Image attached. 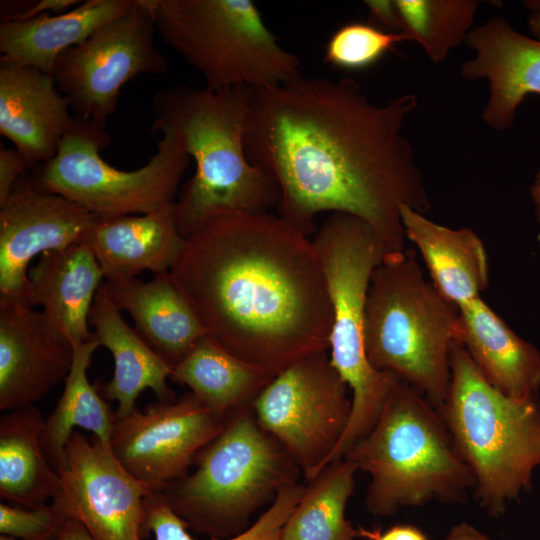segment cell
<instances>
[{
  "instance_id": "1",
  "label": "cell",
  "mask_w": 540,
  "mask_h": 540,
  "mask_svg": "<svg viewBox=\"0 0 540 540\" xmlns=\"http://www.w3.org/2000/svg\"><path fill=\"white\" fill-rule=\"evenodd\" d=\"M414 93L380 104L353 78L299 74L252 89L244 132L250 163L280 190L278 215L307 236L322 212L366 222L388 255L406 244L400 208L426 214L430 199L404 124Z\"/></svg>"
},
{
  "instance_id": "2",
  "label": "cell",
  "mask_w": 540,
  "mask_h": 540,
  "mask_svg": "<svg viewBox=\"0 0 540 540\" xmlns=\"http://www.w3.org/2000/svg\"><path fill=\"white\" fill-rule=\"evenodd\" d=\"M170 273L205 335L273 376L329 350L333 314L319 256L278 214L212 217L185 238Z\"/></svg>"
},
{
  "instance_id": "3",
  "label": "cell",
  "mask_w": 540,
  "mask_h": 540,
  "mask_svg": "<svg viewBox=\"0 0 540 540\" xmlns=\"http://www.w3.org/2000/svg\"><path fill=\"white\" fill-rule=\"evenodd\" d=\"M251 90L179 84L154 94L152 131L173 132L196 166L174 204L185 238L214 216L267 213L279 206L276 181L253 166L245 153Z\"/></svg>"
},
{
  "instance_id": "4",
  "label": "cell",
  "mask_w": 540,
  "mask_h": 540,
  "mask_svg": "<svg viewBox=\"0 0 540 540\" xmlns=\"http://www.w3.org/2000/svg\"><path fill=\"white\" fill-rule=\"evenodd\" d=\"M343 458L370 476L364 504L374 515L431 501L463 503L475 487L438 409L401 379L375 425Z\"/></svg>"
},
{
  "instance_id": "5",
  "label": "cell",
  "mask_w": 540,
  "mask_h": 540,
  "mask_svg": "<svg viewBox=\"0 0 540 540\" xmlns=\"http://www.w3.org/2000/svg\"><path fill=\"white\" fill-rule=\"evenodd\" d=\"M458 308L425 278L413 249L375 268L367 295L364 345L376 370L423 394L441 413L451 382Z\"/></svg>"
},
{
  "instance_id": "6",
  "label": "cell",
  "mask_w": 540,
  "mask_h": 540,
  "mask_svg": "<svg viewBox=\"0 0 540 540\" xmlns=\"http://www.w3.org/2000/svg\"><path fill=\"white\" fill-rule=\"evenodd\" d=\"M471 469L478 505L503 515L532 488L540 468V398L519 400L493 387L457 340L440 413Z\"/></svg>"
},
{
  "instance_id": "7",
  "label": "cell",
  "mask_w": 540,
  "mask_h": 540,
  "mask_svg": "<svg viewBox=\"0 0 540 540\" xmlns=\"http://www.w3.org/2000/svg\"><path fill=\"white\" fill-rule=\"evenodd\" d=\"M193 472L162 493L195 531L228 538L273 501L301 472L286 449L257 422L251 405L225 417L220 433L195 457Z\"/></svg>"
},
{
  "instance_id": "8",
  "label": "cell",
  "mask_w": 540,
  "mask_h": 540,
  "mask_svg": "<svg viewBox=\"0 0 540 540\" xmlns=\"http://www.w3.org/2000/svg\"><path fill=\"white\" fill-rule=\"evenodd\" d=\"M311 239L332 307L330 361L352 400L348 425L331 453L332 459H340L372 429L400 380L372 367L364 345L371 277L388 252L366 222L346 213H331Z\"/></svg>"
},
{
  "instance_id": "9",
  "label": "cell",
  "mask_w": 540,
  "mask_h": 540,
  "mask_svg": "<svg viewBox=\"0 0 540 540\" xmlns=\"http://www.w3.org/2000/svg\"><path fill=\"white\" fill-rule=\"evenodd\" d=\"M161 39L203 76L207 88L259 89L301 74L250 0H151Z\"/></svg>"
},
{
  "instance_id": "10",
  "label": "cell",
  "mask_w": 540,
  "mask_h": 540,
  "mask_svg": "<svg viewBox=\"0 0 540 540\" xmlns=\"http://www.w3.org/2000/svg\"><path fill=\"white\" fill-rule=\"evenodd\" d=\"M141 168L124 171L105 162L100 152L110 137L106 129L74 117L57 154L32 173L46 190L60 194L97 217L149 214L175 203L190 157L170 130Z\"/></svg>"
},
{
  "instance_id": "11",
  "label": "cell",
  "mask_w": 540,
  "mask_h": 540,
  "mask_svg": "<svg viewBox=\"0 0 540 540\" xmlns=\"http://www.w3.org/2000/svg\"><path fill=\"white\" fill-rule=\"evenodd\" d=\"M349 391L322 351L279 372L251 403L259 425L286 449L306 482L323 470L346 430Z\"/></svg>"
},
{
  "instance_id": "12",
  "label": "cell",
  "mask_w": 540,
  "mask_h": 540,
  "mask_svg": "<svg viewBox=\"0 0 540 540\" xmlns=\"http://www.w3.org/2000/svg\"><path fill=\"white\" fill-rule=\"evenodd\" d=\"M157 33L151 0L104 24L64 51L51 75L74 117L106 129L121 88L140 74H162L168 63L154 43Z\"/></svg>"
},
{
  "instance_id": "13",
  "label": "cell",
  "mask_w": 540,
  "mask_h": 540,
  "mask_svg": "<svg viewBox=\"0 0 540 540\" xmlns=\"http://www.w3.org/2000/svg\"><path fill=\"white\" fill-rule=\"evenodd\" d=\"M217 416L192 392L170 402L157 401L125 416L115 414L110 439L124 468L153 492L189 473L196 455L222 430Z\"/></svg>"
},
{
  "instance_id": "14",
  "label": "cell",
  "mask_w": 540,
  "mask_h": 540,
  "mask_svg": "<svg viewBox=\"0 0 540 540\" xmlns=\"http://www.w3.org/2000/svg\"><path fill=\"white\" fill-rule=\"evenodd\" d=\"M60 492L52 500L95 540H142L144 503L152 489L130 474L110 446L74 432L59 467Z\"/></svg>"
},
{
  "instance_id": "15",
  "label": "cell",
  "mask_w": 540,
  "mask_h": 540,
  "mask_svg": "<svg viewBox=\"0 0 540 540\" xmlns=\"http://www.w3.org/2000/svg\"><path fill=\"white\" fill-rule=\"evenodd\" d=\"M97 218L26 171L0 205V296L23 299L32 259L84 243Z\"/></svg>"
},
{
  "instance_id": "16",
  "label": "cell",
  "mask_w": 540,
  "mask_h": 540,
  "mask_svg": "<svg viewBox=\"0 0 540 540\" xmlns=\"http://www.w3.org/2000/svg\"><path fill=\"white\" fill-rule=\"evenodd\" d=\"M73 345L42 311L0 296V410L33 405L65 381Z\"/></svg>"
},
{
  "instance_id": "17",
  "label": "cell",
  "mask_w": 540,
  "mask_h": 540,
  "mask_svg": "<svg viewBox=\"0 0 540 540\" xmlns=\"http://www.w3.org/2000/svg\"><path fill=\"white\" fill-rule=\"evenodd\" d=\"M465 43L474 54L461 65L462 77L489 86L482 119L495 131L510 129L524 99L540 94V40L493 17L473 27Z\"/></svg>"
},
{
  "instance_id": "18",
  "label": "cell",
  "mask_w": 540,
  "mask_h": 540,
  "mask_svg": "<svg viewBox=\"0 0 540 540\" xmlns=\"http://www.w3.org/2000/svg\"><path fill=\"white\" fill-rule=\"evenodd\" d=\"M73 120L51 74L0 58V134L29 166L55 157Z\"/></svg>"
},
{
  "instance_id": "19",
  "label": "cell",
  "mask_w": 540,
  "mask_h": 540,
  "mask_svg": "<svg viewBox=\"0 0 540 540\" xmlns=\"http://www.w3.org/2000/svg\"><path fill=\"white\" fill-rule=\"evenodd\" d=\"M174 204L154 213L95 220L84 244L97 259L106 281L136 278L146 270L153 274L170 271L185 243Z\"/></svg>"
},
{
  "instance_id": "20",
  "label": "cell",
  "mask_w": 540,
  "mask_h": 540,
  "mask_svg": "<svg viewBox=\"0 0 540 540\" xmlns=\"http://www.w3.org/2000/svg\"><path fill=\"white\" fill-rule=\"evenodd\" d=\"M104 273L84 243L42 254L27 273L23 300L42 312L73 344L92 338L89 314Z\"/></svg>"
},
{
  "instance_id": "21",
  "label": "cell",
  "mask_w": 540,
  "mask_h": 540,
  "mask_svg": "<svg viewBox=\"0 0 540 540\" xmlns=\"http://www.w3.org/2000/svg\"><path fill=\"white\" fill-rule=\"evenodd\" d=\"M457 340L483 377L503 394L539 396L540 352L520 337L481 297L458 307Z\"/></svg>"
},
{
  "instance_id": "22",
  "label": "cell",
  "mask_w": 540,
  "mask_h": 540,
  "mask_svg": "<svg viewBox=\"0 0 540 540\" xmlns=\"http://www.w3.org/2000/svg\"><path fill=\"white\" fill-rule=\"evenodd\" d=\"M89 326L94 329L93 338L113 356L112 379L96 385L106 400L117 401V416H125L135 410L137 397L148 388L154 392L157 401L176 399L167 383L173 367L148 345L135 328L128 325L103 283L89 314Z\"/></svg>"
},
{
  "instance_id": "23",
  "label": "cell",
  "mask_w": 540,
  "mask_h": 540,
  "mask_svg": "<svg viewBox=\"0 0 540 540\" xmlns=\"http://www.w3.org/2000/svg\"><path fill=\"white\" fill-rule=\"evenodd\" d=\"M103 287L119 310L130 314L141 337L173 368L205 335L170 271L154 274L147 282L137 277L104 281Z\"/></svg>"
},
{
  "instance_id": "24",
  "label": "cell",
  "mask_w": 540,
  "mask_h": 540,
  "mask_svg": "<svg viewBox=\"0 0 540 540\" xmlns=\"http://www.w3.org/2000/svg\"><path fill=\"white\" fill-rule=\"evenodd\" d=\"M406 240L417 250L430 280L457 308L481 297L489 284V262L481 238L470 228L454 229L408 206L400 208Z\"/></svg>"
},
{
  "instance_id": "25",
  "label": "cell",
  "mask_w": 540,
  "mask_h": 540,
  "mask_svg": "<svg viewBox=\"0 0 540 540\" xmlns=\"http://www.w3.org/2000/svg\"><path fill=\"white\" fill-rule=\"evenodd\" d=\"M137 4L138 0H86L60 14L1 21V58L51 74L64 51L130 12Z\"/></svg>"
},
{
  "instance_id": "26",
  "label": "cell",
  "mask_w": 540,
  "mask_h": 540,
  "mask_svg": "<svg viewBox=\"0 0 540 540\" xmlns=\"http://www.w3.org/2000/svg\"><path fill=\"white\" fill-rule=\"evenodd\" d=\"M44 423L34 405L0 419V497L10 504L37 507L60 492L59 475L41 446Z\"/></svg>"
},
{
  "instance_id": "27",
  "label": "cell",
  "mask_w": 540,
  "mask_h": 540,
  "mask_svg": "<svg viewBox=\"0 0 540 540\" xmlns=\"http://www.w3.org/2000/svg\"><path fill=\"white\" fill-rule=\"evenodd\" d=\"M202 336L172 370L170 380L190 388L217 416L251 405L274 378Z\"/></svg>"
},
{
  "instance_id": "28",
  "label": "cell",
  "mask_w": 540,
  "mask_h": 540,
  "mask_svg": "<svg viewBox=\"0 0 540 540\" xmlns=\"http://www.w3.org/2000/svg\"><path fill=\"white\" fill-rule=\"evenodd\" d=\"M99 343L93 338L73 344V361L65 379L64 390L55 409L45 419L41 446L55 470L65 464V447L79 427L93 433L110 446L115 411L101 395L97 385L90 383L87 371Z\"/></svg>"
},
{
  "instance_id": "29",
  "label": "cell",
  "mask_w": 540,
  "mask_h": 540,
  "mask_svg": "<svg viewBox=\"0 0 540 540\" xmlns=\"http://www.w3.org/2000/svg\"><path fill=\"white\" fill-rule=\"evenodd\" d=\"M356 466L342 458L307 482L302 497L281 531V540H354L358 532L345 516Z\"/></svg>"
},
{
  "instance_id": "30",
  "label": "cell",
  "mask_w": 540,
  "mask_h": 540,
  "mask_svg": "<svg viewBox=\"0 0 540 540\" xmlns=\"http://www.w3.org/2000/svg\"><path fill=\"white\" fill-rule=\"evenodd\" d=\"M402 33L415 41L435 63L444 61L473 28L475 0H395Z\"/></svg>"
},
{
  "instance_id": "31",
  "label": "cell",
  "mask_w": 540,
  "mask_h": 540,
  "mask_svg": "<svg viewBox=\"0 0 540 540\" xmlns=\"http://www.w3.org/2000/svg\"><path fill=\"white\" fill-rule=\"evenodd\" d=\"M296 482L281 489L269 508L248 529L228 538L213 540H281V531L305 490ZM189 525L167 503L160 492L145 498L143 537L154 535V540H195L188 532Z\"/></svg>"
},
{
  "instance_id": "32",
  "label": "cell",
  "mask_w": 540,
  "mask_h": 540,
  "mask_svg": "<svg viewBox=\"0 0 540 540\" xmlns=\"http://www.w3.org/2000/svg\"><path fill=\"white\" fill-rule=\"evenodd\" d=\"M406 40L402 32H388L370 22H348L327 40L323 60L345 71L364 70Z\"/></svg>"
},
{
  "instance_id": "33",
  "label": "cell",
  "mask_w": 540,
  "mask_h": 540,
  "mask_svg": "<svg viewBox=\"0 0 540 540\" xmlns=\"http://www.w3.org/2000/svg\"><path fill=\"white\" fill-rule=\"evenodd\" d=\"M67 518L51 503L37 507L0 504V533L25 540H51Z\"/></svg>"
},
{
  "instance_id": "34",
  "label": "cell",
  "mask_w": 540,
  "mask_h": 540,
  "mask_svg": "<svg viewBox=\"0 0 540 540\" xmlns=\"http://www.w3.org/2000/svg\"><path fill=\"white\" fill-rule=\"evenodd\" d=\"M80 0H4L0 2L1 21H18L45 14H60L77 6Z\"/></svg>"
},
{
  "instance_id": "35",
  "label": "cell",
  "mask_w": 540,
  "mask_h": 540,
  "mask_svg": "<svg viewBox=\"0 0 540 540\" xmlns=\"http://www.w3.org/2000/svg\"><path fill=\"white\" fill-rule=\"evenodd\" d=\"M29 167L16 148H0V205L5 202L12 188Z\"/></svg>"
},
{
  "instance_id": "36",
  "label": "cell",
  "mask_w": 540,
  "mask_h": 540,
  "mask_svg": "<svg viewBox=\"0 0 540 540\" xmlns=\"http://www.w3.org/2000/svg\"><path fill=\"white\" fill-rule=\"evenodd\" d=\"M370 23L393 33L402 31L400 14L395 0H366Z\"/></svg>"
},
{
  "instance_id": "37",
  "label": "cell",
  "mask_w": 540,
  "mask_h": 540,
  "mask_svg": "<svg viewBox=\"0 0 540 540\" xmlns=\"http://www.w3.org/2000/svg\"><path fill=\"white\" fill-rule=\"evenodd\" d=\"M51 540H95L86 528L74 519H66Z\"/></svg>"
},
{
  "instance_id": "38",
  "label": "cell",
  "mask_w": 540,
  "mask_h": 540,
  "mask_svg": "<svg viewBox=\"0 0 540 540\" xmlns=\"http://www.w3.org/2000/svg\"><path fill=\"white\" fill-rule=\"evenodd\" d=\"M444 540H492L473 525L461 521L455 524Z\"/></svg>"
},
{
  "instance_id": "39",
  "label": "cell",
  "mask_w": 540,
  "mask_h": 540,
  "mask_svg": "<svg viewBox=\"0 0 540 540\" xmlns=\"http://www.w3.org/2000/svg\"><path fill=\"white\" fill-rule=\"evenodd\" d=\"M378 540H427V538L414 526L397 525L380 535Z\"/></svg>"
},
{
  "instance_id": "40",
  "label": "cell",
  "mask_w": 540,
  "mask_h": 540,
  "mask_svg": "<svg viewBox=\"0 0 540 540\" xmlns=\"http://www.w3.org/2000/svg\"><path fill=\"white\" fill-rule=\"evenodd\" d=\"M528 11V28L531 36L540 40V0H526L523 2Z\"/></svg>"
},
{
  "instance_id": "41",
  "label": "cell",
  "mask_w": 540,
  "mask_h": 540,
  "mask_svg": "<svg viewBox=\"0 0 540 540\" xmlns=\"http://www.w3.org/2000/svg\"><path fill=\"white\" fill-rule=\"evenodd\" d=\"M0 540H25V539H19L8 535H0Z\"/></svg>"
}]
</instances>
